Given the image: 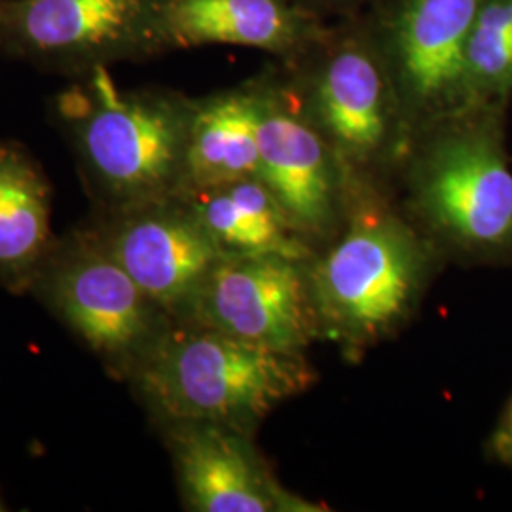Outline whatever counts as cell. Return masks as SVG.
<instances>
[{
	"mask_svg": "<svg viewBox=\"0 0 512 512\" xmlns=\"http://www.w3.org/2000/svg\"><path fill=\"white\" fill-rule=\"evenodd\" d=\"M137 384L167 420L245 431L311 384L300 353L258 346L200 325L156 336L137 359Z\"/></svg>",
	"mask_w": 512,
	"mask_h": 512,
	"instance_id": "cell-2",
	"label": "cell"
},
{
	"mask_svg": "<svg viewBox=\"0 0 512 512\" xmlns=\"http://www.w3.org/2000/svg\"><path fill=\"white\" fill-rule=\"evenodd\" d=\"M505 103H476L429 122L414 184L421 209L458 247L512 256V169L505 150Z\"/></svg>",
	"mask_w": 512,
	"mask_h": 512,
	"instance_id": "cell-3",
	"label": "cell"
},
{
	"mask_svg": "<svg viewBox=\"0 0 512 512\" xmlns=\"http://www.w3.org/2000/svg\"><path fill=\"white\" fill-rule=\"evenodd\" d=\"M313 124L348 171L382 160L406 126L403 103L372 21L327 27L291 63Z\"/></svg>",
	"mask_w": 512,
	"mask_h": 512,
	"instance_id": "cell-4",
	"label": "cell"
},
{
	"mask_svg": "<svg viewBox=\"0 0 512 512\" xmlns=\"http://www.w3.org/2000/svg\"><path fill=\"white\" fill-rule=\"evenodd\" d=\"M52 194L37 160L0 141V281L18 285L38 274L52 239Z\"/></svg>",
	"mask_w": 512,
	"mask_h": 512,
	"instance_id": "cell-15",
	"label": "cell"
},
{
	"mask_svg": "<svg viewBox=\"0 0 512 512\" xmlns=\"http://www.w3.org/2000/svg\"><path fill=\"white\" fill-rule=\"evenodd\" d=\"M256 86L258 179L272 190L293 226L321 230L330 220L344 167L304 105L294 99L296 93L277 86L272 76L258 78Z\"/></svg>",
	"mask_w": 512,
	"mask_h": 512,
	"instance_id": "cell-11",
	"label": "cell"
},
{
	"mask_svg": "<svg viewBox=\"0 0 512 512\" xmlns=\"http://www.w3.org/2000/svg\"><path fill=\"white\" fill-rule=\"evenodd\" d=\"M169 202L120 209L97 238L156 306L175 310L192 304L224 255L186 203Z\"/></svg>",
	"mask_w": 512,
	"mask_h": 512,
	"instance_id": "cell-10",
	"label": "cell"
},
{
	"mask_svg": "<svg viewBox=\"0 0 512 512\" xmlns=\"http://www.w3.org/2000/svg\"><path fill=\"white\" fill-rule=\"evenodd\" d=\"M495 452H497V456L503 459L505 463H509L512 467V442H507V444H499V446H494Z\"/></svg>",
	"mask_w": 512,
	"mask_h": 512,
	"instance_id": "cell-20",
	"label": "cell"
},
{
	"mask_svg": "<svg viewBox=\"0 0 512 512\" xmlns=\"http://www.w3.org/2000/svg\"><path fill=\"white\" fill-rule=\"evenodd\" d=\"M480 0H391L374 33L406 118L429 124L469 107L467 46Z\"/></svg>",
	"mask_w": 512,
	"mask_h": 512,
	"instance_id": "cell-7",
	"label": "cell"
},
{
	"mask_svg": "<svg viewBox=\"0 0 512 512\" xmlns=\"http://www.w3.org/2000/svg\"><path fill=\"white\" fill-rule=\"evenodd\" d=\"M44 293L61 319L97 353L128 361L156 338L154 302L90 234L57 256Z\"/></svg>",
	"mask_w": 512,
	"mask_h": 512,
	"instance_id": "cell-9",
	"label": "cell"
},
{
	"mask_svg": "<svg viewBox=\"0 0 512 512\" xmlns=\"http://www.w3.org/2000/svg\"><path fill=\"white\" fill-rule=\"evenodd\" d=\"M171 450L184 499L200 512L279 511L283 501L245 431L211 421H177Z\"/></svg>",
	"mask_w": 512,
	"mask_h": 512,
	"instance_id": "cell-13",
	"label": "cell"
},
{
	"mask_svg": "<svg viewBox=\"0 0 512 512\" xmlns=\"http://www.w3.org/2000/svg\"><path fill=\"white\" fill-rule=\"evenodd\" d=\"M302 4H306L313 12L321 14V10H336V8H348L357 0H300Z\"/></svg>",
	"mask_w": 512,
	"mask_h": 512,
	"instance_id": "cell-19",
	"label": "cell"
},
{
	"mask_svg": "<svg viewBox=\"0 0 512 512\" xmlns=\"http://www.w3.org/2000/svg\"><path fill=\"white\" fill-rule=\"evenodd\" d=\"M258 118L256 80L194 101L181 192L258 177Z\"/></svg>",
	"mask_w": 512,
	"mask_h": 512,
	"instance_id": "cell-14",
	"label": "cell"
},
{
	"mask_svg": "<svg viewBox=\"0 0 512 512\" xmlns=\"http://www.w3.org/2000/svg\"><path fill=\"white\" fill-rule=\"evenodd\" d=\"M363 211L313 277L315 302L349 340L382 336L403 319L418 291L421 256L399 222Z\"/></svg>",
	"mask_w": 512,
	"mask_h": 512,
	"instance_id": "cell-6",
	"label": "cell"
},
{
	"mask_svg": "<svg viewBox=\"0 0 512 512\" xmlns=\"http://www.w3.org/2000/svg\"><path fill=\"white\" fill-rule=\"evenodd\" d=\"M300 0H167L169 52L202 46L253 48L291 63L325 33Z\"/></svg>",
	"mask_w": 512,
	"mask_h": 512,
	"instance_id": "cell-12",
	"label": "cell"
},
{
	"mask_svg": "<svg viewBox=\"0 0 512 512\" xmlns=\"http://www.w3.org/2000/svg\"><path fill=\"white\" fill-rule=\"evenodd\" d=\"M177 196L202 222L224 256L283 255L294 260L300 256V245L256 219L232 183L183 190Z\"/></svg>",
	"mask_w": 512,
	"mask_h": 512,
	"instance_id": "cell-16",
	"label": "cell"
},
{
	"mask_svg": "<svg viewBox=\"0 0 512 512\" xmlns=\"http://www.w3.org/2000/svg\"><path fill=\"white\" fill-rule=\"evenodd\" d=\"M194 101L169 90H120L109 69L76 76L55 112L93 188L118 209L175 198Z\"/></svg>",
	"mask_w": 512,
	"mask_h": 512,
	"instance_id": "cell-1",
	"label": "cell"
},
{
	"mask_svg": "<svg viewBox=\"0 0 512 512\" xmlns=\"http://www.w3.org/2000/svg\"><path fill=\"white\" fill-rule=\"evenodd\" d=\"M188 308L198 325L279 351L300 353L315 334L311 296L289 256H222Z\"/></svg>",
	"mask_w": 512,
	"mask_h": 512,
	"instance_id": "cell-8",
	"label": "cell"
},
{
	"mask_svg": "<svg viewBox=\"0 0 512 512\" xmlns=\"http://www.w3.org/2000/svg\"><path fill=\"white\" fill-rule=\"evenodd\" d=\"M512 93V0H480L467 46V101L507 103Z\"/></svg>",
	"mask_w": 512,
	"mask_h": 512,
	"instance_id": "cell-17",
	"label": "cell"
},
{
	"mask_svg": "<svg viewBox=\"0 0 512 512\" xmlns=\"http://www.w3.org/2000/svg\"><path fill=\"white\" fill-rule=\"evenodd\" d=\"M507 442H512V399L509 406H507V410H505V414H503L501 425H499V429L495 433L494 446L507 444Z\"/></svg>",
	"mask_w": 512,
	"mask_h": 512,
	"instance_id": "cell-18",
	"label": "cell"
},
{
	"mask_svg": "<svg viewBox=\"0 0 512 512\" xmlns=\"http://www.w3.org/2000/svg\"><path fill=\"white\" fill-rule=\"evenodd\" d=\"M167 0H0V57L82 74L167 54Z\"/></svg>",
	"mask_w": 512,
	"mask_h": 512,
	"instance_id": "cell-5",
	"label": "cell"
}]
</instances>
